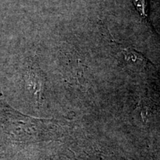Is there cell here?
Segmentation results:
<instances>
[{
	"label": "cell",
	"instance_id": "obj_1",
	"mask_svg": "<svg viewBox=\"0 0 160 160\" xmlns=\"http://www.w3.org/2000/svg\"><path fill=\"white\" fill-rule=\"evenodd\" d=\"M110 37H111V39L110 41L112 42L114 45H116V47L120 51V53L124 55L125 57V59L127 62L131 61L133 62L137 63L138 62H148V60L146 58L144 57V56L141 53L138 52L137 51H136L131 47H126V46H123L121 44H119L115 40H113V37H112L111 33H110Z\"/></svg>",
	"mask_w": 160,
	"mask_h": 160
},
{
	"label": "cell",
	"instance_id": "obj_2",
	"mask_svg": "<svg viewBox=\"0 0 160 160\" xmlns=\"http://www.w3.org/2000/svg\"><path fill=\"white\" fill-rule=\"evenodd\" d=\"M27 82L28 85L33 88V91L37 93L42 91L44 80L39 70L31 68L27 74Z\"/></svg>",
	"mask_w": 160,
	"mask_h": 160
},
{
	"label": "cell",
	"instance_id": "obj_3",
	"mask_svg": "<svg viewBox=\"0 0 160 160\" xmlns=\"http://www.w3.org/2000/svg\"><path fill=\"white\" fill-rule=\"evenodd\" d=\"M133 5L139 12L140 16L144 19L148 18V2L147 0H133Z\"/></svg>",
	"mask_w": 160,
	"mask_h": 160
}]
</instances>
